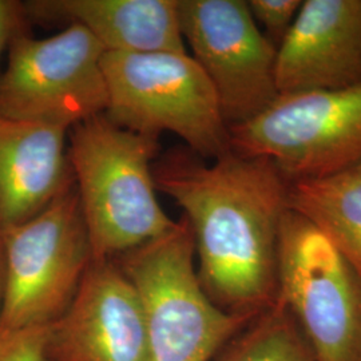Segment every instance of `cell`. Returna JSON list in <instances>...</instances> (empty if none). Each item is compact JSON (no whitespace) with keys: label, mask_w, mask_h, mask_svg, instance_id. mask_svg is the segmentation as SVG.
<instances>
[{"label":"cell","mask_w":361,"mask_h":361,"mask_svg":"<svg viewBox=\"0 0 361 361\" xmlns=\"http://www.w3.org/2000/svg\"><path fill=\"white\" fill-rule=\"evenodd\" d=\"M157 190L183 210L197 276L219 310L252 320L279 298V238L289 180L262 157L207 161L188 147L155 159Z\"/></svg>","instance_id":"obj_1"},{"label":"cell","mask_w":361,"mask_h":361,"mask_svg":"<svg viewBox=\"0 0 361 361\" xmlns=\"http://www.w3.org/2000/svg\"><path fill=\"white\" fill-rule=\"evenodd\" d=\"M67 140L94 259L118 257L174 226L155 194L159 140L123 129L104 113L78 123Z\"/></svg>","instance_id":"obj_2"},{"label":"cell","mask_w":361,"mask_h":361,"mask_svg":"<svg viewBox=\"0 0 361 361\" xmlns=\"http://www.w3.org/2000/svg\"><path fill=\"white\" fill-rule=\"evenodd\" d=\"M114 259L142 302L147 361H213L250 322L219 310L204 292L183 216L169 232Z\"/></svg>","instance_id":"obj_3"},{"label":"cell","mask_w":361,"mask_h":361,"mask_svg":"<svg viewBox=\"0 0 361 361\" xmlns=\"http://www.w3.org/2000/svg\"><path fill=\"white\" fill-rule=\"evenodd\" d=\"M104 73V114L118 126L155 140L173 133L207 161L231 152L217 94L188 52H106Z\"/></svg>","instance_id":"obj_4"},{"label":"cell","mask_w":361,"mask_h":361,"mask_svg":"<svg viewBox=\"0 0 361 361\" xmlns=\"http://www.w3.org/2000/svg\"><path fill=\"white\" fill-rule=\"evenodd\" d=\"M1 241L6 271L0 329L56 323L94 259L75 186L34 219L1 233Z\"/></svg>","instance_id":"obj_5"},{"label":"cell","mask_w":361,"mask_h":361,"mask_svg":"<svg viewBox=\"0 0 361 361\" xmlns=\"http://www.w3.org/2000/svg\"><path fill=\"white\" fill-rule=\"evenodd\" d=\"M104 46L79 25L15 39L0 71V116L70 131L104 114Z\"/></svg>","instance_id":"obj_6"},{"label":"cell","mask_w":361,"mask_h":361,"mask_svg":"<svg viewBox=\"0 0 361 361\" xmlns=\"http://www.w3.org/2000/svg\"><path fill=\"white\" fill-rule=\"evenodd\" d=\"M229 138L232 152L269 159L289 182L335 174L361 161V85L279 95Z\"/></svg>","instance_id":"obj_7"},{"label":"cell","mask_w":361,"mask_h":361,"mask_svg":"<svg viewBox=\"0 0 361 361\" xmlns=\"http://www.w3.org/2000/svg\"><path fill=\"white\" fill-rule=\"evenodd\" d=\"M277 274L279 300L319 361H361V276L290 209L280 229Z\"/></svg>","instance_id":"obj_8"},{"label":"cell","mask_w":361,"mask_h":361,"mask_svg":"<svg viewBox=\"0 0 361 361\" xmlns=\"http://www.w3.org/2000/svg\"><path fill=\"white\" fill-rule=\"evenodd\" d=\"M180 31L207 74L229 128L271 106L279 94L277 46L243 0H178Z\"/></svg>","instance_id":"obj_9"},{"label":"cell","mask_w":361,"mask_h":361,"mask_svg":"<svg viewBox=\"0 0 361 361\" xmlns=\"http://www.w3.org/2000/svg\"><path fill=\"white\" fill-rule=\"evenodd\" d=\"M52 361H147L142 302L114 258L92 259L51 325Z\"/></svg>","instance_id":"obj_10"},{"label":"cell","mask_w":361,"mask_h":361,"mask_svg":"<svg viewBox=\"0 0 361 361\" xmlns=\"http://www.w3.org/2000/svg\"><path fill=\"white\" fill-rule=\"evenodd\" d=\"M279 94L361 85V0H304L277 46Z\"/></svg>","instance_id":"obj_11"},{"label":"cell","mask_w":361,"mask_h":361,"mask_svg":"<svg viewBox=\"0 0 361 361\" xmlns=\"http://www.w3.org/2000/svg\"><path fill=\"white\" fill-rule=\"evenodd\" d=\"M67 135L0 116V234L34 219L74 186Z\"/></svg>","instance_id":"obj_12"},{"label":"cell","mask_w":361,"mask_h":361,"mask_svg":"<svg viewBox=\"0 0 361 361\" xmlns=\"http://www.w3.org/2000/svg\"><path fill=\"white\" fill-rule=\"evenodd\" d=\"M31 25H79L106 52H188L178 0H30Z\"/></svg>","instance_id":"obj_13"},{"label":"cell","mask_w":361,"mask_h":361,"mask_svg":"<svg viewBox=\"0 0 361 361\" xmlns=\"http://www.w3.org/2000/svg\"><path fill=\"white\" fill-rule=\"evenodd\" d=\"M288 205L323 233L361 276V161L322 178L289 182Z\"/></svg>","instance_id":"obj_14"},{"label":"cell","mask_w":361,"mask_h":361,"mask_svg":"<svg viewBox=\"0 0 361 361\" xmlns=\"http://www.w3.org/2000/svg\"><path fill=\"white\" fill-rule=\"evenodd\" d=\"M213 361H319L296 320L277 298L219 350Z\"/></svg>","instance_id":"obj_15"},{"label":"cell","mask_w":361,"mask_h":361,"mask_svg":"<svg viewBox=\"0 0 361 361\" xmlns=\"http://www.w3.org/2000/svg\"><path fill=\"white\" fill-rule=\"evenodd\" d=\"M0 361H52L51 325L0 329Z\"/></svg>","instance_id":"obj_16"},{"label":"cell","mask_w":361,"mask_h":361,"mask_svg":"<svg viewBox=\"0 0 361 361\" xmlns=\"http://www.w3.org/2000/svg\"><path fill=\"white\" fill-rule=\"evenodd\" d=\"M302 0H249L247 7L257 26L265 28V37L276 46L296 20Z\"/></svg>","instance_id":"obj_17"},{"label":"cell","mask_w":361,"mask_h":361,"mask_svg":"<svg viewBox=\"0 0 361 361\" xmlns=\"http://www.w3.org/2000/svg\"><path fill=\"white\" fill-rule=\"evenodd\" d=\"M30 27L31 23L27 18L25 1L0 0V63L13 40L22 34L30 32Z\"/></svg>","instance_id":"obj_18"},{"label":"cell","mask_w":361,"mask_h":361,"mask_svg":"<svg viewBox=\"0 0 361 361\" xmlns=\"http://www.w3.org/2000/svg\"><path fill=\"white\" fill-rule=\"evenodd\" d=\"M4 271H6V264H4V249H3V241H1V234H0V313H1L3 293H4Z\"/></svg>","instance_id":"obj_19"}]
</instances>
